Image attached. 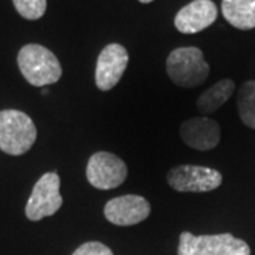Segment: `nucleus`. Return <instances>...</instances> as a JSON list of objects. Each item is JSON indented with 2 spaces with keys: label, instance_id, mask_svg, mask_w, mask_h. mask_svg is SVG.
Instances as JSON below:
<instances>
[{
  "label": "nucleus",
  "instance_id": "obj_5",
  "mask_svg": "<svg viewBox=\"0 0 255 255\" xmlns=\"http://www.w3.org/2000/svg\"><path fill=\"white\" fill-rule=\"evenodd\" d=\"M60 183V176L55 172H48L38 179L26 206V217L30 221H40L60 210L63 206Z\"/></svg>",
  "mask_w": 255,
  "mask_h": 255
},
{
  "label": "nucleus",
  "instance_id": "obj_11",
  "mask_svg": "<svg viewBox=\"0 0 255 255\" xmlns=\"http://www.w3.org/2000/svg\"><path fill=\"white\" fill-rule=\"evenodd\" d=\"M180 137L187 146L197 150H210L220 143V125L207 117L184 121L180 125Z\"/></svg>",
  "mask_w": 255,
  "mask_h": 255
},
{
  "label": "nucleus",
  "instance_id": "obj_9",
  "mask_svg": "<svg viewBox=\"0 0 255 255\" xmlns=\"http://www.w3.org/2000/svg\"><path fill=\"white\" fill-rule=\"evenodd\" d=\"M105 219L121 227L135 226L145 221L150 214V204L142 196L127 194L110 200L104 209Z\"/></svg>",
  "mask_w": 255,
  "mask_h": 255
},
{
  "label": "nucleus",
  "instance_id": "obj_14",
  "mask_svg": "<svg viewBox=\"0 0 255 255\" xmlns=\"http://www.w3.org/2000/svg\"><path fill=\"white\" fill-rule=\"evenodd\" d=\"M237 107L244 125L255 129V81H247L241 85L237 94Z\"/></svg>",
  "mask_w": 255,
  "mask_h": 255
},
{
  "label": "nucleus",
  "instance_id": "obj_16",
  "mask_svg": "<svg viewBox=\"0 0 255 255\" xmlns=\"http://www.w3.org/2000/svg\"><path fill=\"white\" fill-rule=\"evenodd\" d=\"M73 255H114L112 250L100 241H90L80 246Z\"/></svg>",
  "mask_w": 255,
  "mask_h": 255
},
{
  "label": "nucleus",
  "instance_id": "obj_7",
  "mask_svg": "<svg viewBox=\"0 0 255 255\" xmlns=\"http://www.w3.org/2000/svg\"><path fill=\"white\" fill-rule=\"evenodd\" d=\"M128 167L119 156L110 152H97L87 164V179L100 190H111L127 180Z\"/></svg>",
  "mask_w": 255,
  "mask_h": 255
},
{
  "label": "nucleus",
  "instance_id": "obj_17",
  "mask_svg": "<svg viewBox=\"0 0 255 255\" xmlns=\"http://www.w3.org/2000/svg\"><path fill=\"white\" fill-rule=\"evenodd\" d=\"M248 3L251 4V7H253V9H254V11H255V0H248Z\"/></svg>",
  "mask_w": 255,
  "mask_h": 255
},
{
  "label": "nucleus",
  "instance_id": "obj_12",
  "mask_svg": "<svg viewBox=\"0 0 255 255\" xmlns=\"http://www.w3.org/2000/svg\"><path fill=\"white\" fill-rule=\"evenodd\" d=\"M234 91H236V84L233 80H230V78L221 80V81L216 82L213 87H210L207 91L201 94L196 102V107L203 115L213 114L220 110L233 97Z\"/></svg>",
  "mask_w": 255,
  "mask_h": 255
},
{
  "label": "nucleus",
  "instance_id": "obj_4",
  "mask_svg": "<svg viewBox=\"0 0 255 255\" xmlns=\"http://www.w3.org/2000/svg\"><path fill=\"white\" fill-rule=\"evenodd\" d=\"M177 255H251L244 240L233 234L194 236L184 231L179 237Z\"/></svg>",
  "mask_w": 255,
  "mask_h": 255
},
{
  "label": "nucleus",
  "instance_id": "obj_10",
  "mask_svg": "<svg viewBox=\"0 0 255 255\" xmlns=\"http://www.w3.org/2000/svg\"><path fill=\"white\" fill-rule=\"evenodd\" d=\"M217 14V7L211 0H194L176 14L174 26L183 34H196L210 27Z\"/></svg>",
  "mask_w": 255,
  "mask_h": 255
},
{
  "label": "nucleus",
  "instance_id": "obj_15",
  "mask_svg": "<svg viewBox=\"0 0 255 255\" xmlns=\"http://www.w3.org/2000/svg\"><path fill=\"white\" fill-rule=\"evenodd\" d=\"M13 4L18 14L27 20L43 17L47 9V0H13Z\"/></svg>",
  "mask_w": 255,
  "mask_h": 255
},
{
  "label": "nucleus",
  "instance_id": "obj_1",
  "mask_svg": "<svg viewBox=\"0 0 255 255\" xmlns=\"http://www.w3.org/2000/svg\"><path fill=\"white\" fill-rule=\"evenodd\" d=\"M17 64L23 77L34 87L55 84L63 75L58 58L40 44H27L18 51Z\"/></svg>",
  "mask_w": 255,
  "mask_h": 255
},
{
  "label": "nucleus",
  "instance_id": "obj_18",
  "mask_svg": "<svg viewBox=\"0 0 255 255\" xmlns=\"http://www.w3.org/2000/svg\"><path fill=\"white\" fill-rule=\"evenodd\" d=\"M140 3H152L153 0H139Z\"/></svg>",
  "mask_w": 255,
  "mask_h": 255
},
{
  "label": "nucleus",
  "instance_id": "obj_2",
  "mask_svg": "<svg viewBox=\"0 0 255 255\" xmlns=\"http://www.w3.org/2000/svg\"><path fill=\"white\" fill-rule=\"evenodd\" d=\"M166 71L176 85L182 88H194L207 80L210 65L206 63L200 48L180 47L167 57Z\"/></svg>",
  "mask_w": 255,
  "mask_h": 255
},
{
  "label": "nucleus",
  "instance_id": "obj_8",
  "mask_svg": "<svg viewBox=\"0 0 255 255\" xmlns=\"http://www.w3.org/2000/svg\"><path fill=\"white\" fill-rule=\"evenodd\" d=\"M129 63L127 48L112 43L98 55L95 68V84L101 91H111L122 78Z\"/></svg>",
  "mask_w": 255,
  "mask_h": 255
},
{
  "label": "nucleus",
  "instance_id": "obj_13",
  "mask_svg": "<svg viewBox=\"0 0 255 255\" xmlns=\"http://www.w3.org/2000/svg\"><path fill=\"white\" fill-rule=\"evenodd\" d=\"M223 16L233 27L251 30L255 27V11L248 0H223Z\"/></svg>",
  "mask_w": 255,
  "mask_h": 255
},
{
  "label": "nucleus",
  "instance_id": "obj_6",
  "mask_svg": "<svg viewBox=\"0 0 255 255\" xmlns=\"http://www.w3.org/2000/svg\"><path fill=\"white\" fill-rule=\"evenodd\" d=\"M167 183L176 191L204 193L220 187L223 176L216 169L196 164H180L169 170Z\"/></svg>",
  "mask_w": 255,
  "mask_h": 255
},
{
  "label": "nucleus",
  "instance_id": "obj_3",
  "mask_svg": "<svg viewBox=\"0 0 255 255\" xmlns=\"http://www.w3.org/2000/svg\"><path fill=\"white\" fill-rule=\"evenodd\" d=\"M37 139L33 119L17 110L0 111V149L11 156L28 152Z\"/></svg>",
  "mask_w": 255,
  "mask_h": 255
}]
</instances>
